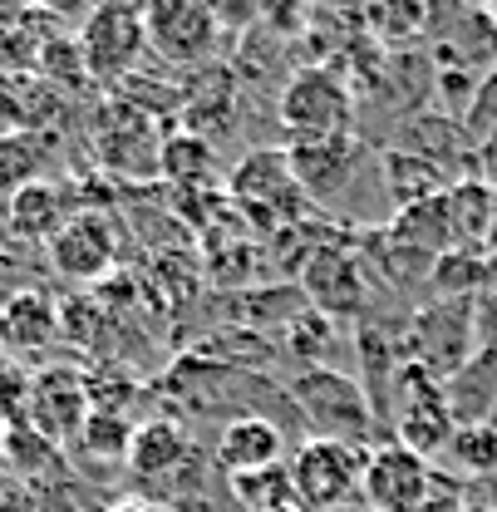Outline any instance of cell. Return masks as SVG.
I'll list each match as a JSON object with an SVG mask.
<instances>
[{"label":"cell","mask_w":497,"mask_h":512,"mask_svg":"<svg viewBox=\"0 0 497 512\" xmlns=\"http://www.w3.org/2000/svg\"><path fill=\"white\" fill-rule=\"evenodd\" d=\"M227 202L266 237L301 227L315 212L301 183H296V173H291L286 148H251L247 158L227 173Z\"/></svg>","instance_id":"cell-1"},{"label":"cell","mask_w":497,"mask_h":512,"mask_svg":"<svg viewBox=\"0 0 497 512\" xmlns=\"http://www.w3.org/2000/svg\"><path fill=\"white\" fill-rule=\"evenodd\" d=\"M286 399L296 409V419L311 429V439H330V444H355L365 448L370 444V429H374V404H370V389L325 365V370H301L296 380L286 384Z\"/></svg>","instance_id":"cell-2"},{"label":"cell","mask_w":497,"mask_h":512,"mask_svg":"<svg viewBox=\"0 0 497 512\" xmlns=\"http://www.w3.org/2000/svg\"><path fill=\"white\" fill-rule=\"evenodd\" d=\"M276 124L291 143H315V138H340L355 133V94L330 64H306L296 69L281 94H276Z\"/></svg>","instance_id":"cell-3"},{"label":"cell","mask_w":497,"mask_h":512,"mask_svg":"<svg viewBox=\"0 0 497 512\" xmlns=\"http://www.w3.org/2000/svg\"><path fill=\"white\" fill-rule=\"evenodd\" d=\"M409 360L448 384L473 355H478V301L473 296H434L429 306H419L404 330Z\"/></svg>","instance_id":"cell-4"},{"label":"cell","mask_w":497,"mask_h":512,"mask_svg":"<svg viewBox=\"0 0 497 512\" xmlns=\"http://www.w3.org/2000/svg\"><path fill=\"white\" fill-rule=\"evenodd\" d=\"M365 458H370V448L306 439V444L286 458L296 508L301 512H345L350 503H360Z\"/></svg>","instance_id":"cell-5"},{"label":"cell","mask_w":497,"mask_h":512,"mask_svg":"<svg viewBox=\"0 0 497 512\" xmlns=\"http://www.w3.org/2000/svg\"><path fill=\"white\" fill-rule=\"evenodd\" d=\"M79 60L89 84L99 89H119L133 79L138 60L148 55V30H143V5H94L74 35Z\"/></svg>","instance_id":"cell-6"},{"label":"cell","mask_w":497,"mask_h":512,"mask_svg":"<svg viewBox=\"0 0 497 512\" xmlns=\"http://www.w3.org/2000/svg\"><path fill=\"white\" fill-rule=\"evenodd\" d=\"M370 261L345 242H315L296 261V286L306 306L330 320H365L370 311Z\"/></svg>","instance_id":"cell-7"},{"label":"cell","mask_w":497,"mask_h":512,"mask_svg":"<svg viewBox=\"0 0 497 512\" xmlns=\"http://www.w3.org/2000/svg\"><path fill=\"white\" fill-rule=\"evenodd\" d=\"M89 143L99 153V163L119 178H158V153H163V133L158 114L133 109L128 99H104L89 114Z\"/></svg>","instance_id":"cell-8"},{"label":"cell","mask_w":497,"mask_h":512,"mask_svg":"<svg viewBox=\"0 0 497 512\" xmlns=\"http://www.w3.org/2000/svg\"><path fill=\"white\" fill-rule=\"evenodd\" d=\"M394 399H399V409H394V434L399 439L394 444H404L409 453H419V458L443 453L448 439H453V429H458L443 384L409 360V365L394 370Z\"/></svg>","instance_id":"cell-9"},{"label":"cell","mask_w":497,"mask_h":512,"mask_svg":"<svg viewBox=\"0 0 497 512\" xmlns=\"http://www.w3.org/2000/svg\"><path fill=\"white\" fill-rule=\"evenodd\" d=\"M143 30H148V50H158L168 64H207L217 55V45L227 40L217 5H202V0L143 5Z\"/></svg>","instance_id":"cell-10"},{"label":"cell","mask_w":497,"mask_h":512,"mask_svg":"<svg viewBox=\"0 0 497 512\" xmlns=\"http://www.w3.org/2000/svg\"><path fill=\"white\" fill-rule=\"evenodd\" d=\"M434 498V468L429 458L409 453L404 444H379L365 458L360 503L370 512H424Z\"/></svg>","instance_id":"cell-11"},{"label":"cell","mask_w":497,"mask_h":512,"mask_svg":"<svg viewBox=\"0 0 497 512\" xmlns=\"http://www.w3.org/2000/svg\"><path fill=\"white\" fill-rule=\"evenodd\" d=\"M286 158H291V173L306 192V202L311 207H335L355 188V178L365 168V143L355 133L315 138V143H286Z\"/></svg>","instance_id":"cell-12"},{"label":"cell","mask_w":497,"mask_h":512,"mask_svg":"<svg viewBox=\"0 0 497 512\" xmlns=\"http://www.w3.org/2000/svg\"><path fill=\"white\" fill-rule=\"evenodd\" d=\"M45 252H50V266L60 271L64 281H74V286H99V281H109L114 266H119V227H114L104 212L79 207V212L69 217V227H64Z\"/></svg>","instance_id":"cell-13"},{"label":"cell","mask_w":497,"mask_h":512,"mask_svg":"<svg viewBox=\"0 0 497 512\" xmlns=\"http://www.w3.org/2000/svg\"><path fill=\"white\" fill-rule=\"evenodd\" d=\"M89 419V380L69 365H55L45 375H35L30 394V424L45 444H60L69 434H79V424Z\"/></svg>","instance_id":"cell-14"},{"label":"cell","mask_w":497,"mask_h":512,"mask_svg":"<svg viewBox=\"0 0 497 512\" xmlns=\"http://www.w3.org/2000/svg\"><path fill=\"white\" fill-rule=\"evenodd\" d=\"M60 340V301L40 286H25L20 296H10L0 306V350L20 365L35 360L40 350H50Z\"/></svg>","instance_id":"cell-15"},{"label":"cell","mask_w":497,"mask_h":512,"mask_svg":"<svg viewBox=\"0 0 497 512\" xmlns=\"http://www.w3.org/2000/svg\"><path fill=\"white\" fill-rule=\"evenodd\" d=\"M74 212H79V207L69 202V188L55 183V178L30 183V188L15 192V197L0 207L5 232H10L15 242H25V247H50L64 227H69V217H74Z\"/></svg>","instance_id":"cell-16"},{"label":"cell","mask_w":497,"mask_h":512,"mask_svg":"<svg viewBox=\"0 0 497 512\" xmlns=\"http://www.w3.org/2000/svg\"><path fill=\"white\" fill-rule=\"evenodd\" d=\"M212 458H217V468L227 478H247V473H261V468H276V463H286V429L271 424L266 414L227 419V429L217 434Z\"/></svg>","instance_id":"cell-17"},{"label":"cell","mask_w":497,"mask_h":512,"mask_svg":"<svg viewBox=\"0 0 497 512\" xmlns=\"http://www.w3.org/2000/svg\"><path fill=\"white\" fill-rule=\"evenodd\" d=\"M384 237H389L394 247H409V252L434 256V261L448 252H458L453 222H448V192H434V197H424V202H414V207H399Z\"/></svg>","instance_id":"cell-18"},{"label":"cell","mask_w":497,"mask_h":512,"mask_svg":"<svg viewBox=\"0 0 497 512\" xmlns=\"http://www.w3.org/2000/svg\"><path fill=\"white\" fill-rule=\"evenodd\" d=\"M55 153H60L55 133H0V207L30 183H45Z\"/></svg>","instance_id":"cell-19"},{"label":"cell","mask_w":497,"mask_h":512,"mask_svg":"<svg viewBox=\"0 0 497 512\" xmlns=\"http://www.w3.org/2000/svg\"><path fill=\"white\" fill-rule=\"evenodd\" d=\"M448 222L458 252H483L497 227V192L483 178H458L448 183Z\"/></svg>","instance_id":"cell-20"},{"label":"cell","mask_w":497,"mask_h":512,"mask_svg":"<svg viewBox=\"0 0 497 512\" xmlns=\"http://www.w3.org/2000/svg\"><path fill=\"white\" fill-rule=\"evenodd\" d=\"M128 463L143 478H178L187 463H192V439H187L178 424H168V419H148V424L133 429Z\"/></svg>","instance_id":"cell-21"},{"label":"cell","mask_w":497,"mask_h":512,"mask_svg":"<svg viewBox=\"0 0 497 512\" xmlns=\"http://www.w3.org/2000/svg\"><path fill=\"white\" fill-rule=\"evenodd\" d=\"M158 178L178 192H207L217 183V163H212V143L202 133H163V153H158Z\"/></svg>","instance_id":"cell-22"},{"label":"cell","mask_w":497,"mask_h":512,"mask_svg":"<svg viewBox=\"0 0 497 512\" xmlns=\"http://www.w3.org/2000/svg\"><path fill=\"white\" fill-rule=\"evenodd\" d=\"M384 183H389L394 212L399 207H414V202H424L434 192H448L443 168H438L434 158H424V153H409V148H389L384 153Z\"/></svg>","instance_id":"cell-23"},{"label":"cell","mask_w":497,"mask_h":512,"mask_svg":"<svg viewBox=\"0 0 497 512\" xmlns=\"http://www.w3.org/2000/svg\"><path fill=\"white\" fill-rule=\"evenodd\" d=\"M443 458L458 468V473H468V478H493L497 473V424H458L453 429V439L443 448Z\"/></svg>","instance_id":"cell-24"},{"label":"cell","mask_w":497,"mask_h":512,"mask_svg":"<svg viewBox=\"0 0 497 512\" xmlns=\"http://www.w3.org/2000/svg\"><path fill=\"white\" fill-rule=\"evenodd\" d=\"M79 448L94 458V463H119L128 458V448H133V424H128L124 414H104V409H89V419L79 424Z\"/></svg>","instance_id":"cell-25"},{"label":"cell","mask_w":497,"mask_h":512,"mask_svg":"<svg viewBox=\"0 0 497 512\" xmlns=\"http://www.w3.org/2000/svg\"><path fill=\"white\" fill-rule=\"evenodd\" d=\"M227 483H232V498L247 512H276V508H291V503H296V498H291V473H286V463L247 473V478H227Z\"/></svg>","instance_id":"cell-26"},{"label":"cell","mask_w":497,"mask_h":512,"mask_svg":"<svg viewBox=\"0 0 497 512\" xmlns=\"http://www.w3.org/2000/svg\"><path fill=\"white\" fill-rule=\"evenodd\" d=\"M434 296H473L488 281V256L483 252H448L434 261Z\"/></svg>","instance_id":"cell-27"},{"label":"cell","mask_w":497,"mask_h":512,"mask_svg":"<svg viewBox=\"0 0 497 512\" xmlns=\"http://www.w3.org/2000/svg\"><path fill=\"white\" fill-rule=\"evenodd\" d=\"M335 340V320L320 316V311H301V316L286 325V350L306 360V370H325V345Z\"/></svg>","instance_id":"cell-28"},{"label":"cell","mask_w":497,"mask_h":512,"mask_svg":"<svg viewBox=\"0 0 497 512\" xmlns=\"http://www.w3.org/2000/svg\"><path fill=\"white\" fill-rule=\"evenodd\" d=\"M468 138H478V143H493L497 138V69L473 89V104H468Z\"/></svg>","instance_id":"cell-29"},{"label":"cell","mask_w":497,"mask_h":512,"mask_svg":"<svg viewBox=\"0 0 497 512\" xmlns=\"http://www.w3.org/2000/svg\"><path fill=\"white\" fill-rule=\"evenodd\" d=\"M20 291H25V286H20V256L0 242V306H5L10 296H20Z\"/></svg>","instance_id":"cell-30"},{"label":"cell","mask_w":497,"mask_h":512,"mask_svg":"<svg viewBox=\"0 0 497 512\" xmlns=\"http://www.w3.org/2000/svg\"><path fill=\"white\" fill-rule=\"evenodd\" d=\"M10 365H15V360H10V355H5V350H0V375H5V370H10Z\"/></svg>","instance_id":"cell-31"},{"label":"cell","mask_w":497,"mask_h":512,"mask_svg":"<svg viewBox=\"0 0 497 512\" xmlns=\"http://www.w3.org/2000/svg\"><path fill=\"white\" fill-rule=\"evenodd\" d=\"M0 468H5V434H0Z\"/></svg>","instance_id":"cell-32"}]
</instances>
